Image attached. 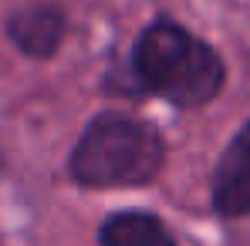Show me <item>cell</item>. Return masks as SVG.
<instances>
[{
  "label": "cell",
  "instance_id": "1",
  "mask_svg": "<svg viewBox=\"0 0 250 246\" xmlns=\"http://www.w3.org/2000/svg\"><path fill=\"white\" fill-rule=\"evenodd\" d=\"M132 64L142 88L166 98L176 108H203L227 81L220 54L176 20L149 24L135 44Z\"/></svg>",
  "mask_w": 250,
  "mask_h": 246
},
{
  "label": "cell",
  "instance_id": "2",
  "mask_svg": "<svg viewBox=\"0 0 250 246\" xmlns=\"http://www.w3.org/2000/svg\"><path fill=\"white\" fill-rule=\"evenodd\" d=\"M163 138L142 118L105 112L84 128L71 152V179L88 189L142 186L163 165Z\"/></svg>",
  "mask_w": 250,
  "mask_h": 246
},
{
  "label": "cell",
  "instance_id": "3",
  "mask_svg": "<svg viewBox=\"0 0 250 246\" xmlns=\"http://www.w3.org/2000/svg\"><path fill=\"white\" fill-rule=\"evenodd\" d=\"M213 209L223 219L250 216V122L227 145L213 172Z\"/></svg>",
  "mask_w": 250,
  "mask_h": 246
},
{
  "label": "cell",
  "instance_id": "4",
  "mask_svg": "<svg viewBox=\"0 0 250 246\" xmlns=\"http://www.w3.org/2000/svg\"><path fill=\"white\" fill-rule=\"evenodd\" d=\"M7 34L24 54L47 57V54L58 51V44L64 38V17L54 7H24L10 17Z\"/></svg>",
  "mask_w": 250,
  "mask_h": 246
},
{
  "label": "cell",
  "instance_id": "5",
  "mask_svg": "<svg viewBox=\"0 0 250 246\" xmlns=\"http://www.w3.org/2000/svg\"><path fill=\"white\" fill-rule=\"evenodd\" d=\"M102 246H176V240L149 212H119L102 226Z\"/></svg>",
  "mask_w": 250,
  "mask_h": 246
}]
</instances>
